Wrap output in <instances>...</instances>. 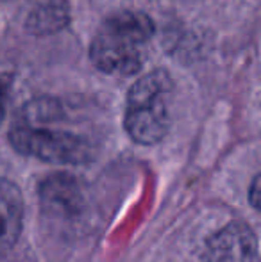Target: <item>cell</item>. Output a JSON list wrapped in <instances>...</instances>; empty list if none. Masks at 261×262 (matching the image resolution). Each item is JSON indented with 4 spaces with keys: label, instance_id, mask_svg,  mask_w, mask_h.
<instances>
[{
    "label": "cell",
    "instance_id": "6da1fadb",
    "mask_svg": "<svg viewBox=\"0 0 261 262\" xmlns=\"http://www.w3.org/2000/svg\"><path fill=\"white\" fill-rule=\"evenodd\" d=\"M65 109L54 98H36L22 107L9 130V143L24 156L52 164H84L95 148L83 134L63 125Z\"/></svg>",
    "mask_w": 261,
    "mask_h": 262
},
{
    "label": "cell",
    "instance_id": "9c48e42d",
    "mask_svg": "<svg viewBox=\"0 0 261 262\" xmlns=\"http://www.w3.org/2000/svg\"><path fill=\"white\" fill-rule=\"evenodd\" d=\"M7 95H9V84H7V80L4 77H0V123H2L4 116H6Z\"/></svg>",
    "mask_w": 261,
    "mask_h": 262
},
{
    "label": "cell",
    "instance_id": "3957f363",
    "mask_svg": "<svg viewBox=\"0 0 261 262\" xmlns=\"http://www.w3.org/2000/svg\"><path fill=\"white\" fill-rule=\"evenodd\" d=\"M174 82L165 70L142 75L127 93L124 127L138 145L152 146L163 141L170 128V98Z\"/></svg>",
    "mask_w": 261,
    "mask_h": 262
},
{
    "label": "cell",
    "instance_id": "7a4b0ae2",
    "mask_svg": "<svg viewBox=\"0 0 261 262\" xmlns=\"http://www.w3.org/2000/svg\"><path fill=\"white\" fill-rule=\"evenodd\" d=\"M154 36V24L145 13L120 11L102 21L90 45V59L108 75L129 77L142 70Z\"/></svg>",
    "mask_w": 261,
    "mask_h": 262
},
{
    "label": "cell",
    "instance_id": "5b68a950",
    "mask_svg": "<svg viewBox=\"0 0 261 262\" xmlns=\"http://www.w3.org/2000/svg\"><path fill=\"white\" fill-rule=\"evenodd\" d=\"M39 202L47 216L56 220H73L83 212L84 194L75 177L70 173H54L39 186Z\"/></svg>",
    "mask_w": 261,
    "mask_h": 262
},
{
    "label": "cell",
    "instance_id": "8992f818",
    "mask_svg": "<svg viewBox=\"0 0 261 262\" xmlns=\"http://www.w3.org/2000/svg\"><path fill=\"white\" fill-rule=\"evenodd\" d=\"M24 196L16 184L0 179V257L7 255L24 227Z\"/></svg>",
    "mask_w": 261,
    "mask_h": 262
},
{
    "label": "cell",
    "instance_id": "52a82bcc",
    "mask_svg": "<svg viewBox=\"0 0 261 262\" xmlns=\"http://www.w3.org/2000/svg\"><path fill=\"white\" fill-rule=\"evenodd\" d=\"M68 20L70 11L65 0H43L29 13L25 25L32 34H50L61 31Z\"/></svg>",
    "mask_w": 261,
    "mask_h": 262
},
{
    "label": "cell",
    "instance_id": "277c9868",
    "mask_svg": "<svg viewBox=\"0 0 261 262\" xmlns=\"http://www.w3.org/2000/svg\"><path fill=\"white\" fill-rule=\"evenodd\" d=\"M204 262H261L254 230L242 221L227 223L208 239Z\"/></svg>",
    "mask_w": 261,
    "mask_h": 262
},
{
    "label": "cell",
    "instance_id": "ba28073f",
    "mask_svg": "<svg viewBox=\"0 0 261 262\" xmlns=\"http://www.w3.org/2000/svg\"><path fill=\"white\" fill-rule=\"evenodd\" d=\"M249 202L258 212H261V173L254 177V180L251 182L249 187Z\"/></svg>",
    "mask_w": 261,
    "mask_h": 262
}]
</instances>
